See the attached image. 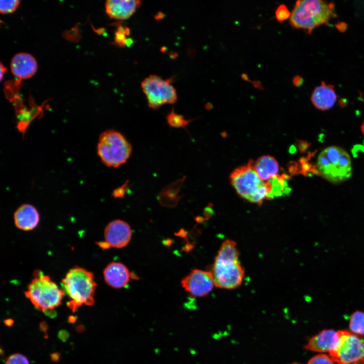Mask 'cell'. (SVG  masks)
Instances as JSON below:
<instances>
[{
	"label": "cell",
	"mask_w": 364,
	"mask_h": 364,
	"mask_svg": "<svg viewBox=\"0 0 364 364\" xmlns=\"http://www.w3.org/2000/svg\"><path fill=\"white\" fill-rule=\"evenodd\" d=\"M239 256L234 241L226 239L223 242L210 271L216 287L233 289L241 284L245 271Z\"/></svg>",
	"instance_id": "6da1fadb"
},
{
	"label": "cell",
	"mask_w": 364,
	"mask_h": 364,
	"mask_svg": "<svg viewBox=\"0 0 364 364\" xmlns=\"http://www.w3.org/2000/svg\"><path fill=\"white\" fill-rule=\"evenodd\" d=\"M63 290L69 299L68 307L74 312L82 305H93L97 287L93 272L79 266L70 269L62 280Z\"/></svg>",
	"instance_id": "7a4b0ae2"
},
{
	"label": "cell",
	"mask_w": 364,
	"mask_h": 364,
	"mask_svg": "<svg viewBox=\"0 0 364 364\" xmlns=\"http://www.w3.org/2000/svg\"><path fill=\"white\" fill-rule=\"evenodd\" d=\"M335 5L321 0L297 1L289 19L291 26L310 34L317 26L327 24L335 17Z\"/></svg>",
	"instance_id": "3957f363"
},
{
	"label": "cell",
	"mask_w": 364,
	"mask_h": 364,
	"mask_svg": "<svg viewBox=\"0 0 364 364\" xmlns=\"http://www.w3.org/2000/svg\"><path fill=\"white\" fill-rule=\"evenodd\" d=\"M315 172L330 183L344 182L352 175L351 157L341 147L335 146L327 147L317 156Z\"/></svg>",
	"instance_id": "277c9868"
},
{
	"label": "cell",
	"mask_w": 364,
	"mask_h": 364,
	"mask_svg": "<svg viewBox=\"0 0 364 364\" xmlns=\"http://www.w3.org/2000/svg\"><path fill=\"white\" fill-rule=\"evenodd\" d=\"M33 279L25 292V296L38 310L48 312L59 306L65 295L51 278L40 270L33 272Z\"/></svg>",
	"instance_id": "5b68a950"
},
{
	"label": "cell",
	"mask_w": 364,
	"mask_h": 364,
	"mask_svg": "<svg viewBox=\"0 0 364 364\" xmlns=\"http://www.w3.org/2000/svg\"><path fill=\"white\" fill-rule=\"evenodd\" d=\"M131 151L130 143L117 130H107L100 135L97 146L98 154L102 161L108 167H118L125 163L129 158Z\"/></svg>",
	"instance_id": "8992f818"
},
{
	"label": "cell",
	"mask_w": 364,
	"mask_h": 364,
	"mask_svg": "<svg viewBox=\"0 0 364 364\" xmlns=\"http://www.w3.org/2000/svg\"><path fill=\"white\" fill-rule=\"evenodd\" d=\"M338 338L329 353L337 364H364V336L346 330L337 331Z\"/></svg>",
	"instance_id": "52a82bcc"
},
{
	"label": "cell",
	"mask_w": 364,
	"mask_h": 364,
	"mask_svg": "<svg viewBox=\"0 0 364 364\" xmlns=\"http://www.w3.org/2000/svg\"><path fill=\"white\" fill-rule=\"evenodd\" d=\"M173 79L171 77L163 79L158 75L152 74L142 81L141 87L150 108L156 109L164 104H172L176 101L177 95L172 85Z\"/></svg>",
	"instance_id": "ba28073f"
},
{
	"label": "cell",
	"mask_w": 364,
	"mask_h": 364,
	"mask_svg": "<svg viewBox=\"0 0 364 364\" xmlns=\"http://www.w3.org/2000/svg\"><path fill=\"white\" fill-rule=\"evenodd\" d=\"M253 162L250 160L246 165L238 167L230 175L231 183L239 196L250 202L264 184L254 170Z\"/></svg>",
	"instance_id": "9c48e42d"
},
{
	"label": "cell",
	"mask_w": 364,
	"mask_h": 364,
	"mask_svg": "<svg viewBox=\"0 0 364 364\" xmlns=\"http://www.w3.org/2000/svg\"><path fill=\"white\" fill-rule=\"evenodd\" d=\"M182 287L191 295L203 297L208 294L215 286L210 271L195 269L181 281Z\"/></svg>",
	"instance_id": "30bf717a"
},
{
	"label": "cell",
	"mask_w": 364,
	"mask_h": 364,
	"mask_svg": "<svg viewBox=\"0 0 364 364\" xmlns=\"http://www.w3.org/2000/svg\"><path fill=\"white\" fill-rule=\"evenodd\" d=\"M104 236L109 247L122 248L129 243L131 231L126 222L119 219L114 220L106 226Z\"/></svg>",
	"instance_id": "8fae6325"
},
{
	"label": "cell",
	"mask_w": 364,
	"mask_h": 364,
	"mask_svg": "<svg viewBox=\"0 0 364 364\" xmlns=\"http://www.w3.org/2000/svg\"><path fill=\"white\" fill-rule=\"evenodd\" d=\"M37 68V64L35 58L26 53L16 54L10 63L13 75L20 80L31 77L35 73Z\"/></svg>",
	"instance_id": "7c38bea8"
},
{
	"label": "cell",
	"mask_w": 364,
	"mask_h": 364,
	"mask_svg": "<svg viewBox=\"0 0 364 364\" xmlns=\"http://www.w3.org/2000/svg\"><path fill=\"white\" fill-rule=\"evenodd\" d=\"M141 5L140 0H108L105 3V11L110 18L124 20L129 18Z\"/></svg>",
	"instance_id": "4fadbf2b"
},
{
	"label": "cell",
	"mask_w": 364,
	"mask_h": 364,
	"mask_svg": "<svg viewBox=\"0 0 364 364\" xmlns=\"http://www.w3.org/2000/svg\"><path fill=\"white\" fill-rule=\"evenodd\" d=\"M14 223L17 228L23 231L35 228L39 221L37 209L32 205L24 204L20 206L14 214Z\"/></svg>",
	"instance_id": "5bb4252c"
},
{
	"label": "cell",
	"mask_w": 364,
	"mask_h": 364,
	"mask_svg": "<svg viewBox=\"0 0 364 364\" xmlns=\"http://www.w3.org/2000/svg\"><path fill=\"white\" fill-rule=\"evenodd\" d=\"M103 275L106 283L115 288L124 287L130 278L127 268L122 263L117 262L108 264L104 270Z\"/></svg>",
	"instance_id": "9a60e30c"
},
{
	"label": "cell",
	"mask_w": 364,
	"mask_h": 364,
	"mask_svg": "<svg viewBox=\"0 0 364 364\" xmlns=\"http://www.w3.org/2000/svg\"><path fill=\"white\" fill-rule=\"evenodd\" d=\"M337 331L332 329L324 330L312 337L304 346L307 350L320 352H330L337 341Z\"/></svg>",
	"instance_id": "2e32d148"
},
{
	"label": "cell",
	"mask_w": 364,
	"mask_h": 364,
	"mask_svg": "<svg viewBox=\"0 0 364 364\" xmlns=\"http://www.w3.org/2000/svg\"><path fill=\"white\" fill-rule=\"evenodd\" d=\"M336 100L337 96L334 86L327 84L324 81L315 88L311 96V101L314 106L323 111L331 109Z\"/></svg>",
	"instance_id": "e0dca14e"
},
{
	"label": "cell",
	"mask_w": 364,
	"mask_h": 364,
	"mask_svg": "<svg viewBox=\"0 0 364 364\" xmlns=\"http://www.w3.org/2000/svg\"><path fill=\"white\" fill-rule=\"evenodd\" d=\"M254 170L262 180H268L277 176L279 170L276 159L270 155H263L253 162Z\"/></svg>",
	"instance_id": "ac0fdd59"
},
{
	"label": "cell",
	"mask_w": 364,
	"mask_h": 364,
	"mask_svg": "<svg viewBox=\"0 0 364 364\" xmlns=\"http://www.w3.org/2000/svg\"><path fill=\"white\" fill-rule=\"evenodd\" d=\"M289 178L287 175H277L268 180L270 185V192L266 199L271 200L275 197L289 194L291 192V189L288 187L287 183Z\"/></svg>",
	"instance_id": "d6986e66"
},
{
	"label": "cell",
	"mask_w": 364,
	"mask_h": 364,
	"mask_svg": "<svg viewBox=\"0 0 364 364\" xmlns=\"http://www.w3.org/2000/svg\"><path fill=\"white\" fill-rule=\"evenodd\" d=\"M185 178H180L164 188L159 194V200L166 205L176 203L178 201V193Z\"/></svg>",
	"instance_id": "ffe728a7"
},
{
	"label": "cell",
	"mask_w": 364,
	"mask_h": 364,
	"mask_svg": "<svg viewBox=\"0 0 364 364\" xmlns=\"http://www.w3.org/2000/svg\"><path fill=\"white\" fill-rule=\"evenodd\" d=\"M349 328L352 333L364 336V312L356 311L350 318Z\"/></svg>",
	"instance_id": "44dd1931"
},
{
	"label": "cell",
	"mask_w": 364,
	"mask_h": 364,
	"mask_svg": "<svg viewBox=\"0 0 364 364\" xmlns=\"http://www.w3.org/2000/svg\"><path fill=\"white\" fill-rule=\"evenodd\" d=\"M166 120L169 126L175 128H185L193 120L185 119L184 116L176 113L173 109L167 115Z\"/></svg>",
	"instance_id": "7402d4cb"
},
{
	"label": "cell",
	"mask_w": 364,
	"mask_h": 364,
	"mask_svg": "<svg viewBox=\"0 0 364 364\" xmlns=\"http://www.w3.org/2000/svg\"><path fill=\"white\" fill-rule=\"evenodd\" d=\"M19 4V0L1 1V13L4 14L12 13L17 9Z\"/></svg>",
	"instance_id": "603a6c76"
},
{
	"label": "cell",
	"mask_w": 364,
	"mask_h": 364,
	"mask_svg": "<svg viewBox=\"0 0 364 364\" xmlns=\"http://www.w3.org/2000/svg\"><path fill=\"white\" fill-rule=\"evenodd\" d=\"M291 14L287 6L284 4L280 5L275 12L276 18L279 23L290 18Z\"/></svg>",
	"instance_id": "cb8c5ba5"
},
{
	"label": "cell",
	"mask_w": 364,
	"mask_h": 364,
	"mask_svg": "<svg viewBox=\"0 0 364 364\" xmlns=\"http://www.w3.org/2000/svg\"><path fill=\"white\" fill-rule=\"evenodd\" d=\"M331 357L326 354H320L314 356L309 359L307 364H334Z\"/></svg>",
	"instance_id": "d4e9b609"
},
{
	"label": "cell",
	"mask_w": 364,
	"mask_h": 364,
	"mask_svg": "<svg viewBox=\"0 0 364 364\" xmlns=\"http://www.w3.org/2000/svg\"><path fill=\"white\" fill-rule=\"evenodd\" d=\"M5 364H29L27 358L24 355L15 353L10 355Z\"/></svg>",
	"instance_id": "484cf974"
},
{
	"label": "cell",
	"mask_w": 364,
	"mask_h": 364,
	"mask_svg": "<svg viewBox=\"0 0 364 364\" xmlns=\"http://www.w3.org/2000/svg\"><path fill=\"white\" fill-rule=\"evenodd\" d=\"M127 37L124 33L116 31L115 35V43L120 47H125Z\"/></svg>",
	"instance_id": "4316f807"
},
{
	"label": "cell",
	"mask_w": 364,
	"mask_h": 364,
	"mask_svg": "<svg viewBox=\"0 0 364 364\" xmlns=\"http://www.w3.org/2000/svg\"><path fill=\"white\" fill-rule=\"evenodd\" d=\"M128 182H125L123 185L114 190L112 193V196L114 198H122L125 194L128 188Z\"/></svg>",
	"instance_id": "83f0119b"
},
{
	"label": "cell",
	"mask_w": 364,
	"mask_h": 364,
	"mask_svg": "<svg viewBox=\"0 0 364 364\" xmlns=\"http://www.w3.org/2000/svg\"><path fill=\"white\" fill-rule=\"evenodd\" d=\"M292 82L294 85L298 86L302 84L303 82V79L301 77L299 76H296L293 78Z\"/></svg>",
	"instance_id": "f1b7e54d"
},
{
	"label": "cell",
	"mask_w": 364,
	"mask_h": 364,
	"mask_svg": "<svg viewBox=\"0 0 364 364\" xmlns=\"http://www.w3.org/2000/svg\"><path fill=\"white\" fill-rule=\"evenodd\" d=\"M165 17V14L161 12H158L155 16V19L156 20H160L163 19Z\"/></svg>",
	"instance_id": "f546056e"
},
{
	"label": "cell",
	"mask_w": 364,
	"mask_h": 364,
	"mask_svg": "<svg viewBox=\"0 0 364 364\" xmlns=\"http://www.w3.org/2000/svg\"><path fill=\"white\" fill-rule=\"evenodd\" d=\"M7 69L6 68L3 64L1 63V80H2L4 74L7 71Z\"/></svg>",
	"instance_id": "4dcf8cb0"
},
{
	"label": "cell",
	"mask_w": 364,
	"mask_h": 364,
	"mask_svg": "<svg viewBox=\"0 0 364 364\" xmlns=\"http://www.w3.org/2000/svg\"><path fill=\"white\" fill-rule=\"evenodd\" d=\"M134 42V40L131 38H127L126 41V47H130L131 45H132Z\"/></svg>",
	"instance_id": "1f68e13d"
},
{
	"label": "cell",
	"mask_w": 364,
	"mask_h": 364,
	"mask_svg": "<svg viewBox=\"0 0 364 364\" xmlns=\"http://www.w3.org/2000/svg\"><path fill=\"white\" fill-rule=\"evenodd\" d=\"M360 129L363 135H364V121L361 125Z\"/></svg>",
	"instance_id": "d6a6232c"
}]
</instances>
